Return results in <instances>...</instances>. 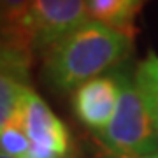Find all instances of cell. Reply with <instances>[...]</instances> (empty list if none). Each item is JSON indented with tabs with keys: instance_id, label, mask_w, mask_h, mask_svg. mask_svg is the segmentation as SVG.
I'll use <instances>...</instances> for the list:
<instances>
[{
	"instance_id": "obj_2",
	"label": "cell",
	"mask_w": 158,
	"mask_h": 158,
	"mask_svg": "<svg viewBox=\"0 0 158 158\" xmlns=\"http://www.w3.org/2000/svg\"><path fill=\"white\" fill-rule=\"evenodd\" d=\"M119 100L107 128L98 134L109 155L144 156L158 151V134L135 83V69L119 67Z\"/></svg>"
},
{
	"instance_id": "obj_9",
	"label": "cell",
	"mask_w": 158,
	"mask_h": 158,
	"mask_svg": "<svg viewBox=\"0 0 158 158\" xmlns=\"http://www.w3.org/2000/svg\"><path fill=\"white\" fill-rule=\"evenodd\" d=\"M135 83L148 106L158 134V55L149 51L142 62L135 67Z\"/></svg>"
},
{
	"instance_id": "obj_10",
	"label": "cell",
	"mask_w": 158,
	"mask_h": 158,
	"mask_svg": "<svg viewBox=\"0 0 158 158\" xmlns=\"http://www.w3.org/2000/svg\"><path fill=\"white\" fill-rule=\"evenodd\" d=\"M0 149L12 158H27L30 151V141L23 127L21 114H18L0 128Z\"/></svg>"
},
{
	"instance_id": "obj_12",
	"label": "cell",
	"mask_w": 158,
	"mask_h": 158,
	"mask_svg": "<svg viewBox=\"0 0 158 158\" xmlns=\"http://www.w3.org/2000/svg\"><path fill=\"white\" fill-rule=\"evenodd\" d=\"M0 158H12V156H9V155H6V153H4L2 149H0Z\"/></svg>"
},
{
	"instance_id": "obj_6",
	"label": "cell",
	"mask_w": 158,
	"mask_h": 158,
	"mask_svg": "<svg viewBox=\"0 0 158 158\" xmlns=\"http://www.w3.org/2000/svg\"><path fill=\"white\" fill-rule=\"evenodd\" d=\"M119 88V67L77 86L70 93L74 116L95 135L102 134L114 116Z\"/></svg>"
},
{
	"instance_id": "obj_4",
	"label": "cell",
	"mask_w": 158,
	"mask_h": 158,
	"mask_svg": "<svg viewBox=\"0 0 158 158\" xmlns=\"http://www.w3.org/2000/svg\"><path fill=\"white\" fill-rule=\"evenodd\" d=\"M34 56L28 40L0 34V128L19 114L23 95L30 88Z\"/></svg>"
},
{
	"instance_id": "obj_1",
	"label": "cell",
	"mask_w": 158,
	"mask_h": 158,
	"mask_svg": "<svg viewBox=\"0 0 158 158\" xmlns=\"http://www.w3.org/2000/svg\"><path fill=\"white\" fill-rule=\"evenodd\" d=\"M134 37L88 19L42 53L40 77L55 93H72L90 79L128 63Z\"/></svg>"
},
{
	"instance_id": "obj_8",
	"label": "cell",
	"mask_w": 158,
	"mask_h": 158,
	"mask_svg": "<svg viewBox=\"0 0 158 158\" xmlns=\"http://www.w3.org/2000/svg\"><path fill=\"white\" fill-rule=\"evenodd\" d=\"M30 9L32 0H0V34L14 35L32 44Z\"/></svg>"
},
{
	"instance_id": "obj_7",
	"label": "cell",
	"mask_w": 158,
	"mask_h": 158,
	"mask_svg": "<svg viewBox=\"0 0 158 158\" xmlns=\"http://www.w3.org/2000/svg\"><path fill=\"white\" fill-rule=\"evenodd\" d=\"M146 0H86L90 19L134 37L135 18Z\"/></svg>"
},
{
	"instance_id": "obj_11",
	"label": "cell",
	"mask_w": 158,
	"mask_h": 158,
	"mask_svg": "<svg viewBox=\"0 0 158 158\" xmlns=\"http://www.w3.org/2000/svg\"><path fill=\"white\" fill-rule=\"evenodd\" d=\"M109 158H158V151L151 153V155H144V156H114V155H109Z\"/></svg>"
},
{
	"instance_id": "obj_3",
	"label": "cell",
	"mask_w": 158,
	"mask_h": 158,
	"mask_svg": "<svg viewBox=\"0 0 158 158\" xmlns=\"http://www.w3.org/2000/svg\"><path fill=\"white\" fill-rule=\"evenodd\" d=\"M21 121L30 141L27 158H67L72 139L67 125L30 86L21 100Z\"/></svg>"
},
{
	"instance_id": "obj_5",
	"label": "cell",
	"mask_w": 158,
	"mask_h": 158,
	"mask_svg": "<svg viewBox=\"0 0 158 158\" xmlns=\"http://www.w3.org/2000/svg\"><path fill=\"white\" fill-rule=\"evenodd\" d=\"M88 19L86 0H32L30 30L35 53H44Z\"/></svg>"
}]
</instances>
